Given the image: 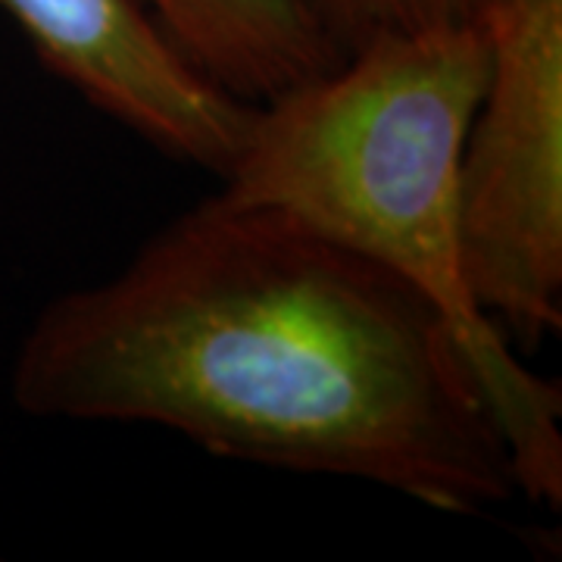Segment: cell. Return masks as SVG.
I'll return each mask as SVG.
<instances>
[{
    "label": "cell",
    "mask_w": 562,
    "mask_h": 562,
    "mask_svg": "<svg viewBox=\"0 0 562 562\" xmlns=\"http://www.w3.org/2000/svg\"><path fill=\"white\" fill-rule=\"evenodd\" d=\"M487 41L465 128L460 228L465 276L513 347L562 328V0H472Z\"/></svg>",
    "instance_id": "3"
},
{
    "label": "cell",
    "mask_w": 562,
    "mask_h": 562,
    "mask_svg": "<svg viewBox=\"0 0 562 562\" xmlns=\"http://www.w3.org/2000/svg\"><path fill=\"white\" fill-rule=\"evenodd\" d=\"M32 54L98 113L225 179L257 103L203 76L138 0H0Z\"/></svg>",
    "instance_id": "4"
},
{
    "label": "cell",
    "mask_w": 562,
    "mask_h": 562,
    "mask_svg": "<svg viewBox=\"0 0 562 562\" xmlns=\"http://www.w3.org/2000/svg\"><path fill=\"white\" fill-rule=\"evenodd\" d=\"M344 57L391 35L469 20L472 0H297Z\"/></svg>",
    "instance_id": "6"
},
{
    "label": "cell",
    "mask_w": 562,
    "mask_h": 562,
    "mask_svg": "<svg viewBox=\"0 0 562 562\" xmlns=\"http://www.w3.org/2000/svg\"><path fill=\"white\" fill-rule=\"evenodd\" d=\"M484 76L475 20L372 41L257 103L222 194L281 210L416 288L460 338L519 494L560 509V382L535 375L487 319L462 257V140Z\"/></svg>",
    "instance_id": "2"
},
{
    "label": "cell",
    "mask_w": 562,
    "mask_h": 562,
    "mask_svg": "<svg viewBox=\"0 0 562 562\" xmlns=\"http://www.w3.org/2000/svg\"><path fill=\"white\" fill-rule=\"evenodd\" d=\"M13 401L38 419L154 425L225 460L353 479L441 513L519 494L441 313L379 262L222 191L41 310Z\"/></svg>",
    "instance_id": "1"
},
{
    "label": "cell",
    "mask_w": 562,
    "mask_h": 562,
    "mask_svg": "<svg viewBox=\"0 0 562 562\" xmlns=\"http://www.w3.org/2000/svg\"><path fill=\"white\" fill-rule=\"evenodd\" d=\"M220 88L262 103L344 63L297 0H138Z\"/></svg>",
    "instance_id": "5"
}]
</instances>
